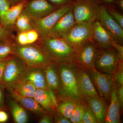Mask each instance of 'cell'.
I'll list each match as a JSON object with an SVG mask.
<instances>
[{"mask_svg":"<svg viewBox=\"0 0 123 123\" xmlns=\"http://www.w3.org/2000/svg\"><path fill=\"white\" fill-rule=\"evenodd\" d=\"M6 65V61H0V83Z\"/></svg>","mask_w":123,"mask_h":123,"instance_id":"42","label":"cell"},{"mask_svg":"<svg viewBox=\"0 0 123 123\" xmlns=\"http://www.w3.org/2000/svg\"><path fill=\"white\" fill-rule=\"evenodd\" d=\"M86 107V106L81 101H79L77 102L74 111L69 119L71 123H81Z\"/></svg>","mask_w":123,"mask_h":123,"instance_id":"26","label":"cell"},{"mask_svg":"<svg viewBox=\"0 0 123 123\" xmlns=\"http://www.w3.org/2000/svg\"><path fill=\"white\" fill-rule=\"evenodd\" d=\"M91 24L76 23L63 38L76 51L91 40Z\"/></svg>","mask_w":123,"mask_h":123,"instance_id":"8","label":"cell"},{"mask_svg":"<svg viewBox=\"0 0 123 123\" xmlns=\"http://www.w3.org/2000/svg\"><path fill=\"white\" fill-rule=\"evenodd\" d=\"M72 11L76 23L92 24L98 19L99 7L92 0H80L74 4Z\"/></svg>","mask_w":123,"mask_h":123,"instance_id":"6","label":"cell"},{"mask_svg":"<svg viewBox=\"0 0 123 123\" xmlns=\"http://www.w3.org/2000/svg\"><path fill=\"white\" fill-rule=\"evenodd\" d=\"M115 85L116 86L123 85V62L121 61L113 74Z\"/></svg>","mask_w":123,"mask_h":123,"instance_id":"28","label":"cell"},{"mask_svg":"<svg viewBox=\"0 0 123 123\" xmlns=\"http://www.w3.org/2000/svg\"><path fill=\"white\" fill-rule=\"evenodd\" d=\"M27 1L26 0H22L21 2L10 7L0 18L2 24L6 26L13 25L22 12Z\"/></svg>","mask_w":123,"mask_h":123,"instance_id":"22","label":"cell"},{"mask_svg":"<svg viewBox=\"0 0 123 123\" xmlns=\"http://www.w3.org/2000/svg\"><path fill=\"white\" fill-rule=\"evenodd\" d=\"M87 70L97 88L99 96L110 100L115 84L113 75L101 72L93 68H89Z\"/></svg>","mask_w":123,"mask_h":123,"instance_id":"9","label":"cell"},{"mask_svg":"<svg viewBox=\"0 0 123 123\" xmlns=\"http://www.w3.org/2000/svg\"><path fill=\"white\" fill-rule=\"evenodd\" d=\"M43 47L54 62H74L76 51L63 38L42 37Z\"/></svg>","mask_w":123,"mask_h":123,"instance_id":"3","label":"cell"},{"mask_svg":"<svg viewBox=\"0 0 123 123\" xmlns=\"http://www.w3.org/2000/svg\"><path fill=\"white\" fill-rule=\"evenodd\" d=\"M60 85L58 93L61 99L81 100V95L78 88V76L79 69L72 62L58 63Z\"/></svg>","mask_w":123,"mask_h":123,"instance_id":"1","label":"cell"},{"mask_svg":"<svg viewBox=\"0 0 123 123\" xmlns=\"http://www.w3.org/2000/svg\"><path fill=\"white\" fill-rule=\"evenodd\" d=\"M28 69L25 64L20 60L11 58L6 61L0 85L6 88L10 87L22 80Z\"/></svg>","mask_w":123,"mask_h":123,"instance_id":"7","label":"cell"},{"mask_svg":"<svg viewBox=\"0 0 123 123\" xmlns=\"http://www.w3.org/2000/svg\"><path fill=\"white\" fill-rule=\"evenodd\" d=\"M8 88H11L21 96L31 98H34L37 89L31 82L23 79L18 81Z\"/></svg>","mask_w":123,"mask_h":123,"instance_id":"23","label":"cell"},{"mask_svg":"<svg viewBox=\"0 0 123 123\" xmlns=\"http://www.w3.org/2000/svg\"><path fill=\"white\" fill-rule=\"evenodd\" d=\"M73 5L72 2H69L44 17L37 20H30L32 27L42 37L47 36L59 19L72 9Z\"/></svg>","mask_w":123,"mask_h":123,"instance_id":"5","label":"cell"},{"mask_svg":"<svg viewBox=\"0 0 123 123\" xmlns=\"http://www.w3.org/2000/svg\"><path fill=\"white\" fill-rule=\"evenodd\" d=\"M39 123H52L51 117L48 115H44L40 119Z\"/></svg>","mask_w":123,"mask_h":123,"instance_id":"39","label":"cell"},{"mask_svg":"<svg viewBox=\"0 0 123 123\" xmlns=\"http://www.w3.org/2000/svg\"><path fill=\"white\" fill-rule=\"evenodd\" d=\"M98 47L91 40L76 51L74 62L85 69L94 68L95 56Z\"/></svg>","mask_w":123,"mask_h":123,"instance_id":"11","label":"cell"},{"mask_svg":"<svg viewBox=\"0 0 123 123\" xmlns=\"http://www.w3.org/2000/svg\"><path fill=\"white\" fill-rule=\"evenodd\" d=\"M116 87L117 95L121 107L123 104V85Z\"/></svg>","mask_w":123,"mask_h":123,"instance_id":"36","label":"cell"},{"mask_svg":"<svg viewBox=\"0 0 123 123\" xmlns=\"http://www.w3.org/2000/svg\"><path fill=\"white\" fill-rule=\"evenodd\" d=\"M76 24L72 9L59 19L47 36L63 38Z\"/></svg>","mask_w":123,"mask_h":123,"instance_id":"13","label":"cell"},{"mask_svg":"<svg viewBox=\"0 0 123 123\" xmlns=\"http://www.w3.org/2000/svg\"><path fill=\"white\" fill-rule=\"evenodd\" d=\"M121 61L113 47L109 48H98L95 56L94 68L101 72L112 75Z\"/></svg>","mask_w":123,"mask_h":123,"instance_id":"4","label":"cell"},{"mask_svg":"<svg viewBox=\"0 0 123 123\" xmlns=\"http://www.w3.org/2000/svg\"><path fill=\"white\" fill-rule=\"evenodd\" d=\"M3 99V94L1 88L0 86V105L2 103Z\"/></svg>","mask_w":123,"mask_h":123,"instance_id":"43","label":"cell"},{"mask_svg":"<svg viewBox=\"0 0 123 123\" xmlns=\"http://www.w3.org/2000/svg\"><path fill=\"white\" fill-rule=\"evenodd\" d=\"M98 21L115 42L122 44L123 40V29L114 18L103 6L99 7Z\"/></svg>","mask_w":123,"mask_h":123,"instance_id":"10","label":"cell"},{"mask_svg":"<svg viewBox=\"0 0 123 123\" xmlns=\"http://www.w3.org/2000/svg\"><path fill=\"white\" fill-rule=\"evenodd\" d=\"M8 119V116L6 112L0 110V123L6 122Z\"/></svg>","mask_w":123,"mask_h":123,"instance_id":"40","label":"cell"},{"mask_svg":"<svg viewBox=\"0 0 123 123\" xmlns=\"http://www.w3.org/2000/svg\"><path fill=\"white\" fill-rule=\"evenodd\" d=\"M11 4L9 0H0V18L11 7Z\"/></svg>","mask_w":123,"mask_h":123,"instance_id":"34","label":"cell"},{"mask_svg":"<svg viewBox=\"0 0 123 123\" xmlns=\"http://www.w3.org/2000/svg\"><path fill=\"white\" fill-rule=\"evenodd\" d=\"M53 4L58 5H63L68 3L69 0H49Z\"/></svg>","mask_w":123,"mask_h":123,"instance_id":"41","label":"cell"},{"mask_svg":"<svg viewBox=\"0 0 123 123\" xmlns=\"http://www.w3.org/2000/svg\"><path fill=\"white\" fill-rule=\"evenodd\" d=\"M22 79L31 82L37 89H48L43 68H28Z\"/></svg>","mask_w":123,"mask_h":123,"instance_id":"20","label":"cell"},{"mask_svg":"<svg viewBox=\"0 0 123 123\" xmlns=\"http://www.w3.org/2000/svg\"><path fill=\"white\" fill-rule=\"evenodd\" d=\"M9 0L10 1L11 4L15 5L21 2L22 1V0Z\"/></svg>","mask_w":123,"mask_h":123,"instance_id":"45","label":"cell"},{"mask_svg":"<svg viewBox=\"0 0 123 123\" xmlns=\"http://www.w3.org/2000/svg\"><path fill=\"white\" fill-rule=\"evenodd\" d=\"M119 7L123 10V0H119L118 2Z\"/></svg>","mask_w":123,"mask_h":123,"instance_id":"44","label":"cell"},{"mask_svg":"<svg viewBox=\"0 0 123 123\" xmlns=\"http://www.w3.org/2000/svg\"><path fill=\"white\" fill-rule=\"evenodd\" d=\"M102 0L104 2H107V3H111V2H113L115 0Z\"/></svg>","mask_w":123,"mask_h":123,"instance_id":"46","label":"cell"},{"mask_svg":"<svg viewBox=\"0 0 123 123\" xmlns=\"http://www.w3.org/2000/svg\"><path fill=\"white\" fill-rule=\"evenodd\" d=\"M33 98L45 111L53 113L57 109L58 103L55 92L48 89H37Z\"/></svg>","mask_w":123,"mask_h":123,"instance_id":"15","label":"cell"},{"mask_svg":"<svg viewBox=\"0 0 123 123\" xmlns=\"http://www.w3.org/2000/svg\"><path fill=\"white\" fill-rule=\"evenodd\" d=\"M10 109L15 123H26L28 120L27 113L25 108L13 98L9 103Z\"/></svg>","mask_w":123,"mask_h":123,"instance_id":"24","label":"cell"},{"mask_svg":"<svg viewBox=\"0 0 123 123\" xmlns=\"http://www.w3.org/2000/svg\"><path fill=\"white\" fill-rule=\"evenodd\" d=\"M110 106L106 112L104 122L106 123H118L120 122V110L121 106L117 94L115 85L114 86L110 97Z\"/></svg>","mask_w":123,"mask_h":123,"instance_id":"17","label":"cell"},{"mask_svg":"<svg viewBox=\"0 0 123 123\" xmlns=\"http://www.w3.org/2000/svg\"><path fill=\"white\" fill-rule=\"evenodd\" d=\"M58 104L57 110L59 113L67 118L69 119L74 111L77 101L69 99H63Z\"/></svg>","mask_w":123,"mask_h":123,"instance_id":"25","label":"cell"},{"mask_svg":"<svg viewBox=\"0 0 123 123\" xmlns=\"http://www.w3.org/2000/svg\"><path fill=\"white\" fill-rule=\"evenodd\" d=\"M11 97L18 102L23 107L37 114H44L46 111L33 98L21 96L11 88H7Z\"/></svg>","mask_w":123,"mask_h":123,"instance_id":"18","label":"cell"},{"mask_svg":"<svg viewBox=\"0 0 123 123\" xmlns=\"http://www.w3.org/2000/svg\"><path fill=\"white\" fill-rule=\"evenodd\" d=\"M17 42L21 46L29 45L26 31L21 32L17 36Z\"/></svg>","mask_w":123,"mask_h":123,"instance_id":"33","label":"cell"},{"mask_svg":"<svg viewBox=\"0 0 123 123\" xmlns=\"http://www.w3.org/2000/svg\"><path fill=\"white\" fill-rule=\"evenodd\" d=\"M85 98L98 123H104L107 108L103 98L100 97L98 98L85 97Z\"/></svg>","mask_w":123,"mask_h":123,"instance_id":"21","label":"cell"},{"mask_svg":"<svg viewBox=\"0 0 123 123\" xmlns=\"http://www.w3.org/2000/svg\"><path fill=\"white\" fill-rule=\"evenodd\" d=\"M43 69L48 89L57 93L60 85L58 65L54 62L48 65Z\"/></svg>","mask_w":123,"mask_h":123,"instance_id":"19","label":"cell"},{"mask_svg":"<svg viewBox=\"0 0 123 123\" xmlns=\"http://www.w3.org/2000/svg\"><path fill=\"white\" fill-rule=\"evenodd\" d=\"M112 40L98 20L92 23L91 24V40L98 48L113 47Z\"/></svg>","mask_w":123,"mask_h":123,"instance_id":"14","label":"cell"},{"mask_svg":"<svg viewBox=\"0 0 123 123\" xmlns=\"http://www.w3.org/2000/svg\"><path fill=\"white\" fill-rule=\"evenodd\" d=\"M57 115L55 118V123H71L69 119L67 118L60 114Z\"/></svg>","mask_w":123,"mask_h":123,"instance_id":"37","label":"cell"},{"mask_svg":"<svg viewBox=\"0 0 123 123\" xmlns=\"http://www.w3.org/2000/svg\"><path fill=\"white\" fill-rule=\"evenodd\" d=\"M78 81L79 92L81 95L91 98L100 97L95 88L89 74L85 70L79 69Z\"/></svg>","mask_w":123,"mask_h":123,"instance_id":"16","label":"cell"},{"mask_svg":"<svg viewBox=\"0 0 123 123\" xmlns=\"http://www.w3.org/2000/svg\"><path fill=\"white\" fill-rule=\"evenodd\" d=\"M55 10L53 5L47 0H31L27 1L22 13L31 20H36L44 17Z\"/></svg>","mask_w":123,"mask_h":123,"instance_id":"12","label":"cell"},{"mask_svg":"<svg viewBox=\"0 0 123 123\" xmlns=\"http://www.w3.org/2000/svg\"><path fill=\"white\" fill-rule=\"evenodd\" d=\"M97 123L98 121L89 107H86L82 117L81 123Z\"/></svg>","mask_w":123,"mask_h":123,"instance_id":"30","label":"cell"},{"mask_svg":"<svg viewBox=\"0 0 123 123\" xmlns=\"http://www.w3.org/2000/svg\"><path fill=\"white\" fill-rule=\"evenodd\" d=\"M13 53V47L6 43H0V61H3Z\"/></svg>","mask_w":123,"mask_h":123,"instance_id":"29","label":"cell"},{"mask_svg":"<svg viewBox=\"0 0 123 123\" xmlns=\"http://www.w3.org/2000/svg\"><path fill=\"white\" fill-rule=\"evenodd\" d=\"M112 45L117 52L120 59L121 61L123 60V47L122 44L115 42L113 40L112 41Z\"/></svg>","mask_w":123,"mask_h":123,"instance_id":"35","label":"cell"},{"mask_svg":"<svg viewBox=\"0 0 123 123\" xmlns=\"http://www.w3.org/2000/svg\"><path fill=\"white\" fill-rule=\"evenodd\" d=\"M10 34L8 31L0 26V39H4L8 37Z\"/></svg>","mask_w":123,"mask_h":123,"instance_id":"38","label":"cell"},{"mask_svg":"<svg viewBox=\"0 0 123 123\" xmlns=\"http://www.w3.org/2000/svg\"><path fill=\"white\" fill-rule=\"evenodd\" d=\"M29 44H31L37 41L39 37L38 33L33 29L26 31Z\"/></svg>","mask_w":123,"mask_h":123,"instance_id":"32","label":"cell"},{"mask_svg":"<svg viewBox=\"0 0 123 123\" xmlns=\"http://www.w3.org/2000/svg\"><path fill=\"white\" fill-rule=\"evenodd\" d=\"M15 23L17 28L21 32L27 31L33 28L30 19L26 14L22 13L18 18Z\"/></svg>","mask_w":123,"mask_h":123,"instance_id":"27","label":"cell"},{"mask_svg":"<svg viewBox=\"0 0 123 123\" xmlns=\"http://www.w3.org/2000/svg\"><path fill=\"white\" fill-rule=\"evenodd\" d=\"M13 53L21 59L27 68H43L54 63L44 48L29 45L13 47Z\"/></svg>","mask_w":123,"mask_h":123,"instance_id":"2","label":"cell"},{"mask_svg":"<svg viewBox=\"0 0 123 123\" xmlns=\"http://www.w3.org/2000/svg\"><path fill=\"white\" fill-rule=\"evenodd\" d=\"M107 11L111 16L123 29V14L114 9L110 8Z\"/></svg>","mask_w":123,"mask_h":123,"instance_id":"31","label":"cell"}]
</instances>
